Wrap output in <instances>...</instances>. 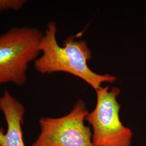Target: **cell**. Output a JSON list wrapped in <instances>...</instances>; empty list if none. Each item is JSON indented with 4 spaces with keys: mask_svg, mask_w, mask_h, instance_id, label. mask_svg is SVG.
<instances>
[{
    "mask_svg": "<svg viewBox=\"0 0 146 146\" xmlns=\"http://www.w3.org/2000/svg\"><path fill=\"white\" fill-rule=\"evenodd\" d=\"M5 133L3 128L0 127V146H5Z\"/></svg>",
    "mask_w": 146,
    "mask_h": 146,
    "instance_id": "obj_7",
    "label": "cell"
},
{
    "mask_svg": "<svg viewBox=\"0 0 146 146\" xmlns=\"http://www.w3.org/2000/svg\"><path fill=\"white\" fill-rule=\"evenodd\" d=\"M0 110L3 114L7 125L5 146H26L22 129L25 113L24 106L5 90L0 97Z\"/></svg>",
    "mask_w": 146,
    "mask_h": 146,
    "instance_id": "obj_5",
    "label": "cell"
},
{
    "mask_svg": "<svg viewBox=\"0 0 146 146\" xmlns=\"http://www.w3.org/2000/svg\"><path fill=\"white\" fill-rule=\"evenodd\" d=\"M43 34L37 28L23 26L0 35V84H26L29 66L41 54Z\"/></svg>",
    "mask_w": 146,
    "mask_h": 146,
    "instance_id": "obj_2",
    "label": "cell"
},
{
    "mask_svg": "<svg viewBox=\"0 0 146 146\" xmlns=\"http://www.w3.org/2000/svg\"><path fill=\"white\" fill-rule=\"evenodd\" d=\"M57 31L56 23L51 21L43 33L40 44L41 55L34 62L38 73H69L82 79L95 90L101 87L102 83H112L116 81L114 76L99 74L90 69L88 62L92 59V52L87 42L69 36L61 46L56 38Z\"/></svg>",
    "mask_w": 146,
    "mask_h": 146,
    "instance_id": "obj_1",
    "label": "cell"
},
{
    "mask_svg": "<svg viewBox=\"0 0 146 146\" xmlns=\"http://www.w3.org/2000/svg\"><path fill=\"white\" fill-rule=\"evenodd\" d=\"M26 2L25 0H0V12L8 10L18 11Z\"/></svg>",
    "mask_w": 146,
    "mask_h": 146,
    "instance_id": "obj_6",
    "label": "cell"
},
{
    "mask_svg": "<svg viewBox=\"0 0 146 146\" xmlns=\"http://www.w3.org/2000/svg\"><path fill=\"white\" fill-rule=\"evenodd\" d=\"M97 102L95 109L89 113L86 121L93 128L94 146H131L133 132L121 121V106L117 98L120 89L110 86L95 90Z\"/></svg>",
    "mask_w": 146,
    "mask_h": 146,
    "instance_id": "obj_3",
    "label": "cell"
},
{
    "mask_svg": "<svg viewBox=\"0 0 146 146\" xmlns=\"http://www.w3.org/2000/svg\"><path fill=\"white\" fill-rule=\"evenodd\" d=\"M88 113L80 100L67 115L42 117L39 120L40 134L32 146H94L90 127L84 123Z\"/></svg>",
    "mask_w": 146,
    "mask_h": 146,
    "instance_id": "obj_4",
    "label": "cell"
}]
</instances>
